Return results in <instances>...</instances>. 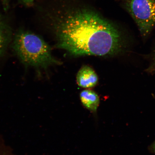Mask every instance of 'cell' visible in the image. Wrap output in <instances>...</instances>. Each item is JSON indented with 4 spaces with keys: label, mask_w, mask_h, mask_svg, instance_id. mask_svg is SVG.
Here are the masks:
<instances>
[{
    "label": "cell",
    "mask_w": 155,
    "mask_h": 155,
    "mask_svg": "<svg viewBox=\"0 0 155 155\" xmlns=\"http://www.w3.org/2000/svg\"><path fill=\"white\" fill-rule=\"evenodd\" d=\"M56 29L58 47L75 55H124L132 43L131 38L113 23L88 9L69 13Z\"/></svg>",
    "instance_id": "1"
},
{
    "label": "cell",
    "mask_w": 155,
    "mask_h": 155,
    "mask_svg": "<svg viewBox=\"0 0 155 155\" xmlns=\"http://www.w3.org/2000/svg\"><path fill=\"white\" fill-rule=\"evenodd\" d=\"M12 40L13 51L25 67L46 69L50 65L58 63L52 55L49 46L38 35L20 29Z\"/></svg>",
    "instance_id": "2"
},
{
    "label": "cell",
    "mask_w": 155,
    "mask_h": 155,
    "mask_svg": "<svg viewBox=\"0 0 155 155\" xmlns=\"http://www.w3.org/2000/svg\"><path fill=\"white\" fill-rule=\"evenodd\" d=\"M128 11L146 38L155 26V0H127Z\"/></svg>",
    "instance_id": "3"
},
{
    "label": "cell",
    "mask_w": 155,
    "mask_h": 155,
    "mask_svg": "<svg viewBox=\"0 0 155 155\" xmlns=\"http://www.w3.org/2000/svg\"><path fill=\"white\" fill-rule=\"evenodd\" d=\"M12 38L11 26L6 18L0 14V59L5 55Z\"/></svg>",
    "instance_id": "4"
},
{
    "label": "cell",
    "mask_w": 155,
    "mask_h": 155,
    "mask_svg": "<svg viewBox=\"0 0 155 155\" xmlns=\"http://www.w3.org/2000/svg\"><path fill=\"white\" fill-rule=\"evenodd\" d=\"M77 82L78 86L82 88H91L96 86L98 82V77L91 68L85 66L78 73Z\"/></svg>",
    "instance_id": "5"
},
{
    "label": "cell",
    "mask_w": 155,
    "mask_h": 155,
    "mask_svg": "<svg viewBox=\"0 0 155 155\" xmlns=\"http://www.w3.org/2000/svg\"><path fill=\"white\" fill-rule=\"evenodd\" d=\"M81 103L83 106L92 112H96L100 103L99 97L92 90H84L80 94Z\"/></svg>",
    "instance_id": "6"
},
{
    "label": "cell",
    "mask_w": 155,
    "mask_h": 155,
    "mask_svg": "<svg viewBox=\"0 0 155 155\" xmlns=\"http://www.w3.org/2000/svg\"><path fill=\"white\" fill-rule=\"evenodd\" d=\"M148 58L150 62L146 69V71L147 73L152 74L155 73V44Z\"/></svg>",
    "instance_id": "7"
},
{
    "label": "cell",
    "mask_w": 155,
    "mask_h": 155,
    "mask_svg": "<svg viewBox=\"0 0 155 155\" xmlns=\"http://www.w3.org/2000/svg\"><path fill=\"white\" fill-rule=\"evenodd\" d=\"M36 0H18L19 3L26 7L32 6Z\"/></svg>",
    "instance_id": "8"
},
{
    "label": "cell",
    "mask_w": 155,
    "mask_h": 155,
    "mask_svg": "<svg viewBox=\"0 0 155 155\" xmlns=\"http://www.w3.org/2000/svg\"><path fill=\"white\" fill-rule=\"evenodd\" d=\"M10 1V0H0L5 11H7L9 8Z\"/></svg>",
    "instance_id": "9"
},
{
    "label": "cell",
    "mask_w": 155,
    "mask_h": 155,
    "mask_svg": "<svg viewBox=\"0 0 155 155\" xmlns=\"http://www.w3.org/2000/svg\"><path fill=\"white\" fill-rule=\"evenodd\" d=\"M153 150H154V152H155V142L154 143V144H153Z\"/></svg>",
    "instance_id": "10"
}]
</instances>
